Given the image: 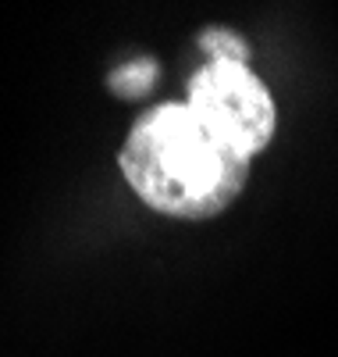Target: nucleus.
<instances>
[{"instance_id":"f257e3e1","label":"nucleus","mask_w":338,"mask_h":357,"mask_svg":"<svg viewBox=\"0 0 338 357\" xmlns=\"http://www.w3.org/2000/svg\"><path fill=\"white\" fill-rule=\"evenodd\" d=\"M129 186L161 215L214 218L242 193L250 158L214 136L189 104L150 107L121 146Z\"/></svg>"},{"instance_id":"f03ea898","label":"nucleus","mask_w":338,"mask_h":357,"mask_svg":"<svg viewBox=\"0 0 338 357\" xmlns=\"http://www.w3.org/2000/svg\"><path fill=\"white\" fill-rule=\"evenodd\" d=\"M189 107L221 143L250 161L274 136V100L267 86L239 61L203 65L189 82Z\"/></svg>"},{"instance_id":"7ed1b4c3","label":"nucleus","mask_w":338,"mask_h":357,"mask_svg":"<svg viewBox=\"0 0 338 357\" xmlns=\"http://www.w3.org/2000/svg\"><path fill=\"white\" fill-rule=\"evenodd\" d=\"M200 47L210 54V61H239V65H246V57H250L246 43L235 33H228V29H207V33L200 36Z\"/></svg>"},{"instance_id":"20e7f679","label":"nucleus","mask_w":338,"mask_h":357,"mask_svg":"<svg viewBox=\"0 0 338 357\" xmlns=\"http://www.w3.org/2000/svg\"><path fill=\"white\" fill-rule=\"evenodd\" d=\"M153 75H157V65L153 61H136V65H125L111 75V89L121 97H139V93H146Z\"/></svg>"}]
</instances>
